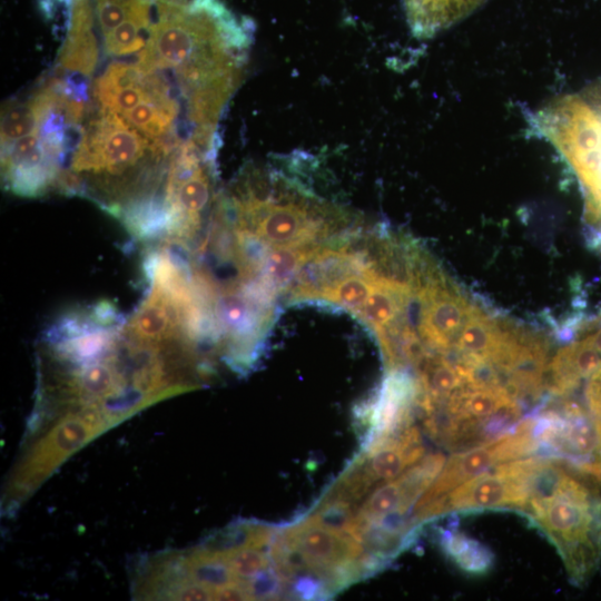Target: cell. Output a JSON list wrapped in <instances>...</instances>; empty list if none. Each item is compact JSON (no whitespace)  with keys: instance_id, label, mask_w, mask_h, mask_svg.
I'll list each match as a JSON object with an SVG mask.
<instances>
[{"instance_id":"cell-8","label":"cell","mask_w":601,"mask_h":601,"mask_svg":"<svg viewBox=\"0 0 601 601\" xmlns=\"http://www.w3.org/2000/svg\"><path fill=\"white\" fill-rule=\"evenodd\" d=\"M315 248L317 247H273V252L267 254L262 268V285L269 292L290 285L300 266Z\"/></svg>"},{"instance_id":"cell-10","label":"cell","mask_w":601,"mask_h":601,"mask_svg":"<svg viewBox=\"0 0 601 601\" xmlns=\"http://www.w3.org/2000/svg\"><path fill=\"white\" fill-rule=\"evenodd\" d=\"M374 283V277L366 270L359 274L349 273L326 287L319 298L357 315L371 294Z\"/></svg>"},{"instance_id":"cell-4","label":"cell","mask_w":601,"mask_h":601,"mask_svg":"<svg viewBox=\"0 0 601 601\" xmlns=\"http://www.w3.org/2000/svg\"><path fill=\"white\" fill-rule=\"evenodd\" d=\"M534 415L520 420L503 435L452 454L418 499L414 511L501 463L539 454L540 443L534 433Z\"/></svg>"},{"instance_id":"cell-3","label":"cell","mask_w":601,"mask_h":601,"mask_svg":"<svg viewBox=\"0 0 601 601\" xmlns=\"http://www.w3.org/2000/svg\"><path fill=\"white\" fill-rule=\"evenodd\" d=\"M152 146L124 117L104 111L82 129L75 149V174L118 176L138 165Z\"/></svg>"},{"instance_id":"cell-5","label":"cell","mask_w":601,"mask_h":601,"mask_svg":"<svg viewBox=\"0 0 601 601\" xmlns=\"http://www.w3.org/2000/svg\"><path fill=\"white\" fill-rule=\"evenodd\" d=\"M2 146V174L17 195L37 197L57 180L59 164L46 152L38 131Z\"/></svg>"},{"instance_id":"cell-6","label":"cell","mask_w":601,"mask_h":601,"mask_svg":"<svg viewBox=\"0 0 601 601\" xmlns=\"http://www.w3.org/2000/svg\"><path fill=\"white\" fill-rule=\"evenodd\" d=\"M487 0H404L408 26L428 39L467 17Z\"/></svg>"},{"instance_id":"cell-11","label":"cell","mask_w":601,"mask_h":601,"mask_svg":"<svg viewBox=\"0 0 601 601\" xmlns=\"http://www.w3.org/2000/svg\"><path fill=\"white\" fill-rule=\"evenodd\" d=\"M40 118V111L32 97L27 102L7 104L1 115V145L35 132Z\"/></svg>"},{"instance_id":"cell-7","label":"cell","mask_w":601,"mask_h":601,"mask_svg":"<svg viewBox=\"0 0 601 601\" xmlns=\"http://www.w3.org/2000/svg\"><path fill=\"white\" fill-rule=\"evenodd\" d=\"M178 112L179 105L171 95L151 96L122 117L141 135L152 140L154 152L166 154L170 148L165 138L169 137Z\"/></svg>"},{"instance_id":"cell-1","label":"cell","mask_w":601,"mask_h":601,"mask_svg":"<svg viewBox=\"0 0 601 601\" xmlns=\"http://www.w3.org/2000/svg\"><path fill=\"white\" fill-rule=\"evenodd\" d=\"M522 514L555 545L569 577L584 583L601 561V479L536 455Z\"/></svg>"},{"instance_id":"cell-2","label":"cell","mask_w":601,"mask_h":601,"mask_svg":"<svg viewBox=\"0 0 601 601\" xmlns=\"http://www.w3.org/2000/svg\"><path fill=\"white\" fill-rule=\"evenodd\" d=\"M533 455L501 463L414 511L413 522L449 513L505 509L523 513Z\"/></svg>"},{"instance_id":"cell-9","label":"cell","mask_w":601,"mask_h":601,"mask_svg":"<svg viewBox=\"0 0 601 601\" xmlns=\"http://www.w3.org/2000/svg\"><path fill=\"white\" fill-rule=\"evenodd\" d=\"M441 544L446 554L466 572L482 574L493 563V555L487 548L465 534L444 532Z\"/></svg>"},{"instance_id":"cell-12","label":"cell","mask_w":601,"mask_h":601,"mask_svg":"<svg viewBox=\"0 0 601 601\" xmlns=\"http://www.w3.org/2000/svg\"><path fill=\"white\" fill-rule=\"evenodd\" d=\"M585 408L601 437V365L585 380Z\"/></svg>"}]
</instances>
